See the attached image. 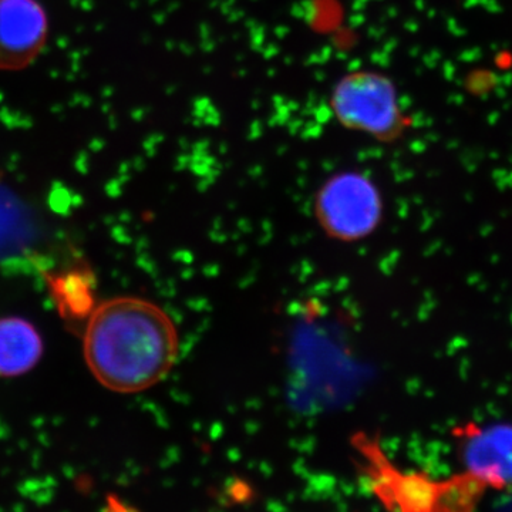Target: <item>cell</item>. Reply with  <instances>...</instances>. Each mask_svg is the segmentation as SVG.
<instances>
[{"mask_svg": "<svg viewBox=\"0 0 512 512\" xmlns=\"http://www.w3.org/2000/svg\"><path fill=\"white\" fill-rule=\"evenodd\" d=\"M180 333L157 303L134 296L107 299L84 332V359L111 392L141 393L163 382L180 357Z\"/></svg>", "mask_w": 512, "mask_h": 512, "instance_id": "cell-1", "label": "cell"}, {"mask_svg": "<svg viewBox=\"0 0 512 512\" xmlns=\"http://www.w3.org/2000/svg\"><path fill=\"white\" fill-rule=\"evenodd\" d=\"M353 447L362 458L363 474L370 490L390 512H476L488 491L484 478L463 470L447 478L426 473H406L394 466L379 441L357 433Z\"/></svg>", "mask_w": 512, "mask_h": 512, "instance_id": "cell-2", "label": "cell"}, {"mask_svg": "<svg viewBox=\"0 0 512 512\" xmlns=\"http://www.w3.org/2000/svg\"><path fill=\"white\" fill-rule=\"evenodd\" d=\"M330 109L343 127L390 143L410 126L389 77L372 70L343 76L333 87Z\"/></svg>", "mask_w": 512, "mask_h": 512, "instance_id": "cell-3", "label": "cell"}, {"mask_svg": "<svg viewBox=\"0 0 512 512\" xmlns=\"http://www.w3.org/2000/svg\"><path fill=\"white\" fill-rule=\"evenodd\" d=\"M315 217L329 238L356 242L375 232L383 218L379 188L359 171L332 175L315 198Z\"/></svg>", "mask_w": 512, "mask_h": 512, "instance_id": "cell-4", "label": "cell"}, {"mask_svg": "<svg viewBox=\"0 0 512 512\" xmlns=\"http://www.w3.org/2000/svg\"><path fill=\"white\" fill-rule=\"evenodd\" d=\"M466 470L484 478L493 491L512 487V424L467 423L454 430Z\"/></svg>", "mask_w": 512, "mask_h": 512, "instance_id": "cell-5", "label": "cell"}, {"mask_svg": "<svg viewBox=\"0 0 512 512\" xmlns=\"http://www.w3.org/2000/svg\"><path fill=\"white\" fill-rule=\"evenodd\" d=\"M45 10L36 0H0V70L28 67L46 42Z\"/></svg>", "mask_w": 512, "mask_h": 512, "instance_id": "cell-6", "label": "cell"}, {"mask_svg": "<svg viewBox=\"0 0 512 512\" xmlns=\"http://www.w3.org/2000/svg\"><path fill=\"white\" fill-rule=\"evenodd\" d=\"M39 330L22 318L0 319V377L26 375L43 356Z\"/></svg>", "mask_w": 512, "mask_h": 512, "instance_id": "cell-7", "label": "cell"}]
</instances>
